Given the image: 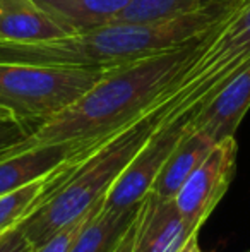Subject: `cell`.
<instances>
[{
    "label": "cell",
    "instance_id": "obj_1",
    "mask_svg": "<svg viewBox=\"0 0 250 252\" xmlns=\"http://www.w3.org/2000/svg\"><path fill=\"white\" fill-rule=\"evenodd\" d=\"M213 30L184 45L105 69L89 91L58 115L40 124L24 144L100 146L147 110L175 96L180 81L206 48Z\"/></svg>",
    "mask_w": 250,
    "mask_h": 252
},
{
    "label": "cell",
    "instance_id": "obj_2",
    "mask_svg": "<svg viewBox=\"0 0 250 252\" xmlns=\"http://www.w3.org/2000/svg\"><path fill=\"white\" fill-rule=\"evenodd\" d=\"M240 0L160 23H118L33 43H0V62L110 69L178 47L209 33L230 17Z\"/></svg>",
    "mask_w": 250,
    "mask_h": 252
},
{
    "label": "cell",
    "instance_id": "obj_3",
    "mask_svg": "<svg viewBox=\"0 0 250 252\" xmlns=\"http://www.w3.org/2000/svg\"><path fill=\"white\" fill-rule=\"evenodd\" d=\"M173 106V100L168 98L94 148L60 189L19 225L31 246H41L103 199Z\"/></svg>",
    "mask_w": 250,
    "mask_h": 252
},
{
    "label": "cell",
    "instance_id": "obj_4",
    "mask_svg": "<svg viewBox=\"0 0 250 252\" xmlns=\"http://www.w3.org/2000/svg\"><path fill=\"white\" fill-rule=\"evenodd\" d=\"M105 69L0 62V106L36 129L77 101Z\"/></svg>",
    "mask_w": 250,
    "mask_h": 252
},
{
    "label": "cell",
    "instance_id": "obj_5",
    "mask_svg": "<svg viewBox=\"0 0 250 252\" xmlns=\"http://www.w3.org/2000/svg\"><path fill=\"white\" fill-rule=\"evenodd\" d=\"M250 59V0H240L228 19L211 33L204 52L175 93L178 106L207 101Z\"/></svg>",
    "mask_w": 250,
    "mask_h": 252
},
{
    "label": "cell",
    "instance_id": "obj_6",
    "mask_svg": "<svg viewBox=\"0 0 250 252\" xmlns=\"http://www.w3.org/2000/svg\"><path fill=\"white\" fill-rule=\"evenodd\" d=\"M197 106L199 105L180 108L175 105L171 108V112L156 127L142 150L137 153L136 158L129 163V166L110 187L103 199L101 211H127L136 208L144 199L167 159L192 130V117Z\"/></svg>",
    "mask_w": 250,
    "mask_h": 252
},
{
    "label": "cell",
    "instance_id": "obj_7",
    "mask_svg": "<svg viewBox=\"0 0 250 252\" xmlns=\"http://www.w3.org/2000/svg\"><path fill=\"white\" fill-rule=\"evenodd\" d=\"M237 151L235 137L216 143L180 187L175 204L189 225L202 226L224 197L237 170Z\"/></svg>",
    "mask_w": 250,
    "mask_h": 252
},
{
    "label": "cell",
    "instance_id": "obj_8",
    "mask_svg": "<svg viewBox=\"0 0 250 252\" xmlns=\"http://www.w3.org/2000/svg\"><path fill=\"white\" fill-rule=\"evenodd\" d=\"M250 110V59L207 101L197 106L192 129L220 143L235 137Z\"/></svg>",
    "mask_w": 250,
    "mask_h": 252
},
{
    "label": "cell",
    "instance_id": "obj_9",
    "mask_svg": "<svg viewBox=\"0 0 250 252\" xmlns=\"http://www.w3.org/2000/svg\"><path fill=\"white\" fill-rule=\"evenodd\" d=\"M202 226L189 225L175 199L147 192L140 201L132 252H178Z\"/></svg>",
    "mask_w": 250,
    "mask_h": 252
},
{
    "label": "cell",
    "instance_id": "obj_10",
    "mask_svg": "<svg viewBox=\"0 0 250 252\" xmlns=\"http://www.w3.org/2000/svg\"><path fill=\"white\" fill-rule=\"evenodd\" d=\"M98 146L79 143H50L26 146L0 156V196L48 175L70 159L86 158Z\"/></svg>",
    "mask_w": 250,
    "mask_h": 252
},
{
    "label": "cell",
    "instance_id": "obj_11",
    "mask_svg": "<svg viewBox=\"0 0 250 252\" xmlns=\"http://www.w3.org/2000/svg\"><path fill=\"white\" fill-rule=\"evenodd\" d=\"M70 34L34 0H0V43H33Z\"/></svg>",
    "mask_w": 250,
    "mask_h": 252
},
{
    "label": "cell",
    "instance_id": "obj_12",
    "mask_svg": "<svg viewBox=\"0 0 250 252\" xmlns=\"http://www.w3.org/2000/svg\"><path fill=\"white\" fill-rule=\"evenodd\" d=\"M83 159L84 158L70 159L48 175L40 177L16 190L2 194L0 196V233L19 226L24 220L29 218L40 206L50 199L52 194L57 192L69 180V177Z\"/></svg>",
    "mask_w": 250,
    "mask_h": 252
},
{
    "label": "cell",
    "instance_id": "obj_13",
    "mask_svg": "<svg viewBox=\"0 0 250 252\" xmlns=\"http://www.w3.org/2000/svg\"><path fill=\"white\" fill-rule=\"evenodd\" d=\"M214 144L216 143L204 132L190 130L154 179L151 192L163 199H175L180 187L185 184L190 173L200 165V161L209 155Z\"/></svg>",
    "mask_w": 250,
    "mask_h": 252
},
{
    "label": "cell",
    "instance_id": "obj_14",
    "mask_svg": "<svg viewBox=\"0 0 250 252\" xmlns=\"http://www.w3.org/2000/svg\"><path fill=\"white\" fill-rule=\"evenodd\" d=\"M69 33L108 24L130 0H34Z\"/></svg>",
    "mask_w": 250,
    "mask_h": 252
},
{
    "label": "cell",
    "instance_id": "obj_15",
    "mask_svg": "<svg viewBox=\"0 0 250 252\" xmlns=\"http://www.w3.org/2000/svg\"><path fill=\"white\" fill-rule=\"evenodd\" d=\"M139 206L140 202L136 208L127 211L105 213L101 211L103 208V201H101L69 252H111L137 216Z\"/></svg>",
    "mask_w": 250,
    "mask_h": 252
},
{
    "label": "cell",
    "instance_id": "obj_16",
    "mask_svg": "<svg viewBox=\"0 0 250 252\" xmlns=\"http://www.w3.org/2000/svg\"><path fill=\"white\" fill-rule=\"evenodd\" d=\"M230 0H130L113 21L118 23H160L199 12Z\"/></svg>",
    "mask_w": 250,
    "mask_h": 252
},
{
    "label": "cell",
    "instance_id": "obj_17",
    "mask_svg": "<svg viewBox=\"0 0 250 252\" xmlns=\"http://www.w3.org/2000/svg\"><path fill=\"white\" fill-rule=\"evenodd\" d=\"M103 199L98 201L96 204H94L89 211L84 213L83 216H79L77 220H74V221H70L69 225H65L63 228L58 230L57 233H54V235H52L50 239L45 240L41 246L34 247L33 252H69L70 247H72V244L76 242V239L79 237V233L83 232V228L86 226V223L89 221V218L93 216L94 209L100 206V202Z\"/></svg>",
    "mask_w": 250,
    "mask_h": 252
},
{
    "label": "cell",
    "instance_id": "obj_18",
    "mask_svg": "<svg viewBox=\"0 0 250 252\" xmlns=\"http://www.w3.org/2000/svg\"><path fill=\"white\" fill-rule=\"evenodd\" d=\"M34 127L19 119L0 120V156L24 144L33 134Z\"/></svg>",
    "mask_w": 250,
    "mask_h": 252
},
{
    "label": "cell",
    "instance_id": "obj_19",
    "mask_svg": "<svg viewBox=\"0 0 250 252\" xmlns=\"http://www.w3.org/2000/svg\"><path fill=\"white\" fill-rule=\"evenodd\" d=\"M34 247L24 235L21 226L0 233V252H33Z\"/></svg>",
    "mask_w": 250,
    "mask_h": 252
},
{
    "label": "cell",
    "instance_id": "obj_20",
    "mask_svg": "<svg viewBox=\"0 0 250 252\" xmlns=\"http://www.w3.org/2000/svg\"><path fill=\"white\" fill-rule=\"evenodd\" d=\"M140 208V206H139ZM139 215V211H137ZM136 221H137V216L134 218V221L129 225V228L125 230V233L120 237V240L117 242V246L113 247L111 252H132L134 249V239H136Z\"/></svg>",
    "mask_w": 250,
    "mask_h": 252
},
{
    "label": "cell",
    "instance_id": "obj_21",
    "mask_svg": "<svg viewBox=\"0 0 250 252\" xmlns=\"http://www.w3.org/2000/svg\"><path fill=\"white\" fill-rule=\"evenodd\" d=\"M197 242H199V233H194V235L190 237V239L187 240V242H185V246L182 247V249L178 251V252H192Z\"/></svg>",
    "mask_w": 250,
    "mask_h": 252
},
{
    "label": "cell",
    "instance_id": "obj_22",
    "mask_svg": "<svg viewBox=\"0 0 250 252\" xmlns=\"http://www.w3.org/2000/svg\"><path fill=\"white\" fill-rule=\"evenodd\" d=\"M2 119H16V117H14L9 110H5V108H2V106H0V120H2Z\"/></svg>",
    "mask_w": 250,
    "mask_h": 252
},
{
    "label": "cell",
    "instance_id": "obj_23",
    "mask_svg": "<svg viewBox=\"0 0 250 252\" xmlns=\"http://www.w3.org/2000/svg\"><path fill=\"white\" fill-rule=\"evenodd\" d=\"M192 252H206V251H202V249H200L199 242H197V244H195V247H194V251H192Z\"/></svg>",
    "mask_w": 250,
    "mask_h": 252
}]
</instances>
